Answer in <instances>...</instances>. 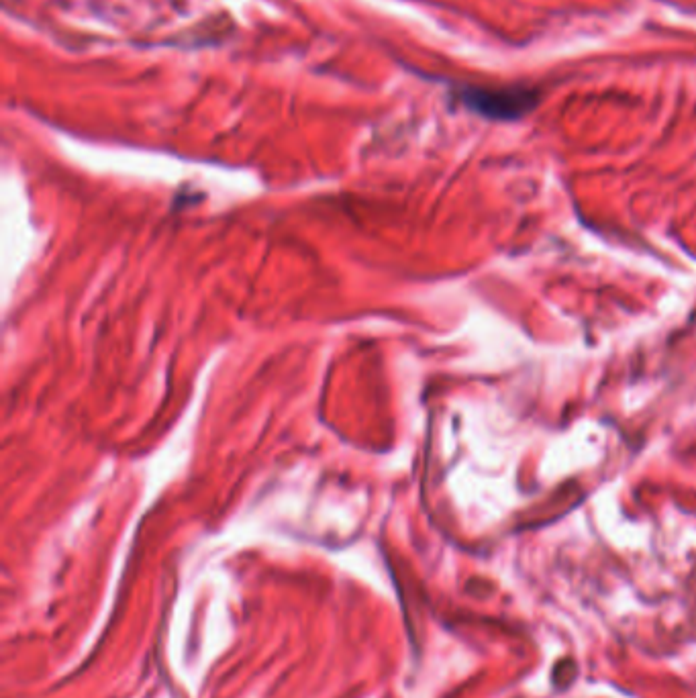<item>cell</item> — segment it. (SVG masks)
I'll use <instances>...</instances> for the list:
<instances>
[{
  "instance_id": "obj_1",
  "label": "cell",
  "mask_w": 696,
  "mask_h": 698,
  "mask_svg": "<svg viewBox=\"0 0 696 698\" xmlns=\"http://www.w3.org/2000/svg\"><path fill=\"white\" fill-rule=\"evenodd\" d=\"M462 101L490 119H519L535 109L539 94L531 88H468Z\"/></svg>"
}]
</instances>
